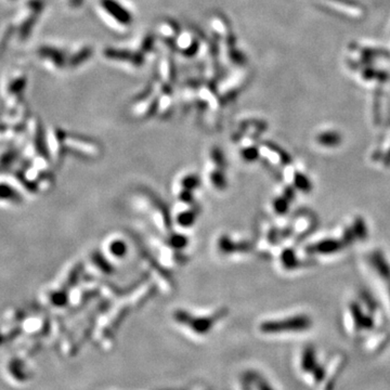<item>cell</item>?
Masks as SVG:
<instances>
[{
    "instance_id": "cell-3",
    "label": "cell",
    "mask_w": 390,
    "mask_h": 390,
    "mask_svg": "<svg viewBox=\"0 0 390 390\" xmlns=\"http://www.w3.org/2000/svg\"><path fill=\"white\" fill-rule=\"evenodd\" d=\"M126 245L123 241H114L111 245V253L116 257H123L126 254Z\"/></svg>"
},
{
    "instance_id": "cell-4",
    "label": "cell",
    "mask_w": 390,
    "mask_h": 390,
    "mask_svg": "<svg viewBox=\"0 0 390 390\" xmlns=\"http://www.w3.org/2000/svg\"><path fill=\"white\" fill-rule=\"evenodd\" d=\"M11 370V374L13 375L16 380L18 381H25L27 380V374L24 373L23 371L20 369V366H17V364H14V366H11L10 368Z\"/></svg>"
},
{
    "instance_id": "cell-5",
    "label": "cell",
    "mask_w": 390,
    "mask_h": 390,
    "mask_svg": "<svg viewBox=\"0 0 390 390\" xmlns=\"http://www.w3.org/2000/svg\"><path fill=\"white\" fill-rule=\"evenodd\" d=\"M179 219L181 224H190L193 221L194 215L193 213H182V215L179 217Z\"/></svg>"
},
{
    "instance_id": "cell-1",
    "label": "cell",
    "mask_w": 390,
    "mask_h": 390,
    "mask_svg": "<svg viewBox=\"0 0 390 390\" xmlns=\"http://www.w3.org/2000/svg\"><path fill=\"white\" fill-rule=\"evenodd\" d=\"M310 319L306 316L291 317L278 322H267L261 324V331L268 334L275 333H291V332H303L310 328Z\"/></svg>"
},
{
    "instance_id": "cell-2",
    "label": "cell",
    "mask_w": 390,
    "mask_h": 390,
    "mask_svg": "<svg viewBox=\"0 0 390 390\" xmlns=\"http://www.w3.org/2000/svg\"><path fill=\"white\" fill-rule=\"evenodd\" d=\"M318 140L324 146H336L341 141V137L335 133H325L320 135L318 137Z\"/></svg>"
}]
</instances>
